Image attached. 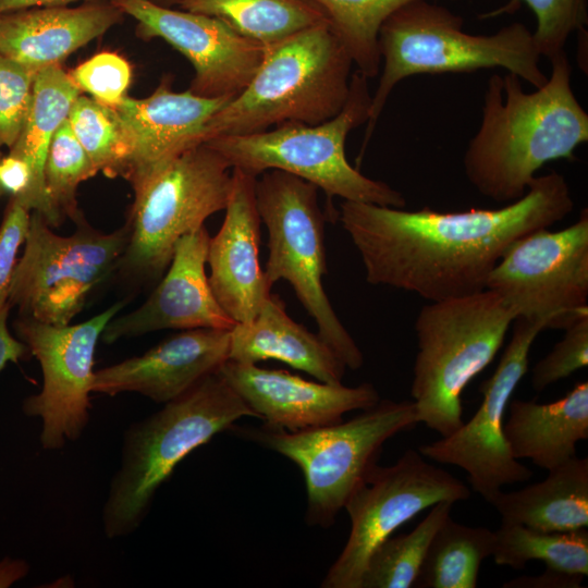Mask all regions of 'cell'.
Wrapping results in <instances>:
<instances>
[{"instance_id": "obj_35", "label": "cell", "mask_w": 588, "mask_h": 588, "mask_svg": "<svg viewBox=\"0 0 588 588\" xmlns=\"http://www.w3.org/2000/svg\"><path fill=\"white\" fill-rule=\"evenodd\" d=\"M68 73L81 94L110 108L127 96L132 81L131 64L113 51L98 52Z\"/></svg>"}, {"instance_id": "obj_1", "label": "cell", "mask_w": 588, "mask_h": 588, "mask_svg": "<svg viewBox=\"0 0 588 588\" xmlns=\"http://www.w3.org/2000/svg\"><path fill=\"white\" fill-rule=\"evenodd\" d=\"M573 208L566 179L551 171L536 175L522 198L497 209L440 212L344 200L339 219L368 283L437 302L485 290L514 241L549 229Z\"/></svg>"}, {"instance_id": "obj_6", "label": "cell", "mask_w": 588, "mask_h": 588, "mask_svg": "<svg viewBox=\"0 0 588 588\" xmlns=\"http://www.w3.org/2000/svg\"><path fill=\"white\" fill-rule=\"evenodd\" d=\"M515 319L510 305L488 289L421 307L411 387L419 422L441 437L463 425V391L493 360Z\"/></svg>"}, {"instance_id": "obj_18", "label": "cell", "mask_w": 588, "mask_h": 588, "mask_svg": "<svg viewBox=\"0 0 588 588\" xmlns=\"http://www.w3.org/2000/svg\"><path fill=\"white\" fill-rule=\"evenodd\" d=\"M218 372L258 418L289 431L336 424L344 414L380 401L377 389L368 382L357 387L315 382L287 370L230 359Z\"/></svg>"}, {"instance_id": "obj_39", "label": "cell", "mask_w": 588, "mask_h": 588, "mask_svg": "<svg viewBox=\"0 0 588 588\" xmlns=\"http://www.w3.org/2000/svg\"><path fill=\"white\" fill-rule=\"evenodd\" d=\"M585 576L548 568L536 576H520L504 583V588H577Z\"/></svg>"}, {"instance_id": "obj_9", "label": "cell", "mask_w": 588, "mask_h": 588, "mask_svg": "<svg viewBox=\"0 0 588 588\" xmlns=\"http://www.w3.org/2000/svg\"><path fill=\"white\" fill-rule=\"evenodd\" d=\"M417 424L413 400H380L347 421L317 428L289 431L264 422L254 428L230 429L294 462L305 478L307 523L329 527L377 464L383 444Z\"/></svg>"}, {"instance_id": "obj_15", "label": "cell", "mask_w": 588, "mask_h": 588, "mask_svg": "<svg viewBox=\"0 0 588 588\" xmlns=\"http://www.w3.org/2000/svg\"><path fill=\"white\" fill-rule=\"evenodd\" d=\"M512 324L511 340L494 372L480 388L483 399L474 416L450 436L418 448L427 460L464 469L470 488L487 502L503 486L532 477V471L511 454L503 426L511 397L528 370L531 346L546 326L524 318Z\"/></svg>"}, {"instance_id": "obj_33", "label": "cell", "mask_w": 588, "mask_h": 588, "mask_svg": "<svg viewBox=\"0 0 588 588\" xmlns=\"http://www.w3.org/2000/svg\"><path fill=\"white\" fill-rule=\"evenodd\" d=\"M97 168L73 134L68 120L54 133L44 168L46 192L61 221H72L81 212L77 206L78 185L95 176Z\"/></svg>"}, {"instance_id": "obj_23", "label": "cell", "mask_w": 588, "mask_h": 588, "mask_svg": "<svg viewBox=\"0 0 588 588\" xmlns=\"http://www.w3.org/2000/svg\"><path fill=\"white\" fill-rule=\"evenodd\" d=\"M230 336V360L257 364L275 359L320 382L342 383L345 365L318 333L289 316L277 294L270 293L250 321L235 323Z\"/></svg>"}, {"instance_id": "obj_8", "label": "cell", "mask_w": 588, "mask_h": 588, "mask_svg": "<svg viewBox=\"0 0 588 588\" xmlns=\"http://www.w3.org/2000/svg\"><path fill=\"white\" fill-rule=\"evenodd\" d=\"M131 185L128 240L117 274L138 285L150 284L166 272L177 241L225 209L232 168L204 143L156 166Z\"/></svg>"}, {"instance_id": "obj_17", "label": "cell", "mask_w": 588, "mask_h": 588, "mask_svg": "<svg viewBox=\"0 0 588 588\" xmlns=\"http://www.w3.org/2000/svg\"><path fill=\"white\" fill-rule=\"evenodd\" d=\"M209 241L205 225L182 236L148 298L131 313L114 316L101 334L102 342L113 344L166 329L231 330L236 322L218 303L205 270Z\"/></svg>"}, {"instance_id": "obj_5", "label": "cell", "mask_w": 588, "mask_h": 588, "mask_svg": "<svg viewBox=\"0 0 588 588\" xmlns=\"http://www.w3.org/2000/svg\"><path fill=\"white\" fill-rule=\"evenodd\" d=\"M353 61L323 22L264 46L247 86L207 123L203 144L262 132L285 122L316 125L335 117L350 89Z\"/></svg>"}, {"instance_id": "obj_32", "label": "cell", "mask_w": 588, "mask_h": 588, "mask_svg": "<svg viewBox=\"0 0 588 588\" xmlns=\"http://www.w3.org/2000/svg\"><path fill=\"white\" fill-rule=\"evenodd\" d=\"M66 120L98 172L108 177H123L133 145L115 109L81 94L72 105Z\"/></svg>"}, {"instance_id": "obj_41", "label": "cell", "mask_w": 588, "mask_h": 588, "mask_svg": "<svg viewBox=\"0 0 588 588\" xmlns=\"http://www.w3.org/2000/svg\"><path fill=\"white\" fill-rule=\"evenodd\" d=\"M77 1H84L86 3L111 0H0V14L29 8L66 7Z\"/></svg>"}, {"instance_id": "obj_20", "label": "cell", "mask_w": 588, "mask_h": 588, "mask_svg": "<svg viewBox=\"0 0 588 588\" xmlns=\"http://www.w3.org/2000/svg\"><path fill=\"white\" fill-rule=\"evenodd\" d=\"M230 330H182L142 355L95 370L91 392L138 393L156 403L171 402L229 359Z\"/></svg>"}, {"instance_id": "obj_34", "label": "cell", "mask_w": 588, "mask_h": 588, "mask_svg": "<svg viewBox=\"0 0 588 588\" xmlns=\"http://www.w3.org/2000/svg\"><path fill=\"white\" fill-rule=\"evenodd\" d=\"M520 1L535 13L534 39L541 57L549 61L565 51L569 36L585 29L588 21L587 0H511L492 15L513 12Z\"/></svg>"}, {"instance_id": "obj_40", "label": "cell", "mask_w": 588, "mask_h": 588, "mask_svg": "<svg viewBox=\"0 0 588 588\" xmlns=\"http://www.w3.org/2000/svg\"><path fill=\"white\" fill-rule=\"evenodd\" d=\"M11 306L8 304L0 310V372L9 363H19L29 354L27 346L13 336L8 327Z\"/></svg>"}, {"instance_id": "obj_4", "label": "cell", "mask_w": 588, "mask_h": 588, "mask_svg": "<svg viewBox=\"0 0 588 588\" xmlns=\"http://www.w3.org/2000/svg\"><path fill=\"white\" fill-rule=\"evenodd\" d=\"M246 416L258 418L217 370L160 411L132 424L123 434L120 466L101 512L106 537L136 531L176 465Z\"/></svg>"}, {"instance_id": "obj_16", "label": "cell", "mask_w": 588, "mask_h": 588, "mask_svg": "<svg viewBox=\"0 0 588 588\" xmlns=\"http://www.w3.org/2000/svg\"><path fill=\"white\" fill-rule=\"evenodd\" d=\"M111 2L137 22L142 39L160 38L189 61L194 77L188 89L198 96L234 98L261 63L264 46L241 36L217 17L150 0Z\"/></svg>"}, {"instance_id": "obj_38", "label": "cell", "mask_w": 588, "mask_h": 588, "mask_svg": "<svg viewBox=\"0 0 588 588\" xmlns=\"http://www.w3.org/2000/svg\"><path fill=\"white\" fill-rule=\"evenodd\" d=\"M32 211L11 198L0 224V310L8 305L9 291L24 245Z\"/></svg>"}, {"instance_id": "obj_22", "label": "cell", "mask_w": 588, "mask_h": 588, "mask_svg": "<svg viewBox=\"0 0 588 588\" xmlns=\"http://www.w3.org/2000/svg\"><path fill=\"white\" fill-rule=\"evenodd\" d=\"M111 1L29 8L0 14V53L34 73L61 65L73 52L120 23Z\"/></svg>"}, {"instance_id": "obj_19", "label": "cell", "mask_w": 588, "mask_h": 588, "mask_svg": "<svg viewBox=\"0 0 588 588\" xmlns=\"http://www.w3.org/2000/svg\"><path fill=\"white\" fill-rule=\"evenodd\" d=\"M257 176L232 169L225 217L208 246V281L215 297L236 322H248L271 293L260 267L261 219L256 206Z\"/></svg>"}, {"instance_id": "obj_26", "label": "cell", "mask_w": 588, "mask_h": 588, "mask_svg": "<svg viewBox=\"0 0 588 588\" xmlns=\"http://www.w3.org/2000/svg\"><path fill=\"white\" fill-rule=\"evenodd\" d=\"M179 8L217 17L262 46L328 22L313 0H182Z\"/></svg>"}, {"instance_id": "obj_2", "label": "cell", "mask_w": 588, "mask_h": 588, "mask_svg": "<svg viewBox=\"0 0 588 588\" xmlns=\"http://www.w3.org/2000/svg\"><path fill=\"white\" fill-rule=\"evenodd\" d=\"M550 62L547 82L531 93L513 73L488 78L481 122L463 168L470 185L492 201L522 198L540 168L574 159L575 149L588 142V113L572 89L566 52Z\"/></svg>"}, {"instance_id": "obj_10", "label": "cell", "mask_w": 588, "mask_h": 588, "mask_svg": "<svg viewBox=\"0 0 588 588\" xmlns=\"http://www.w3.org/2000/svg\"><path fill=\"white\" fill-rule=\"evenodd\" d=\"M318 188L291 173L268 170L255 184L256 206L268 231V259L264 269L268 284L285 280L314 318L319 336L346 368L358 369L364 355L342 324L326 294L324 217Z\"/></svg>"}, {"instance_id": "obj_43", "label": "cell", "mask_w": 588, "mask_h": 588, "mask_svg": "<svg viewBox=\"0 0 588 588\" xmlns=\"http://www.w3.org/2000/svg\"><path fill=\"white\" fill-rule=\"evenodd\" d=\"M150 1L162 7L173 8L175 5L179 7L182 0H150Z\"/></svg>"}, {"instance_id": "obj_24", "label": "cell", "mask_w": 588, "mask_h": 588, "mask_svg": "<svg viewBox=\"0 0 588 588\" xmlns=\"http://www.w3.org/2000/svg\"><path fill=\"white\" fill-rule=\"evenodd\" d=\"M503 433L511 454L550 470L576 456L578 441L588 439V382L547 404L512 400Z\"/></svg>"}, {"instance_id": "obj_29", "label": "cell", "mask_w": 588, "mask_h": 588, "mask_svg": "<svg viewBox=\"0 0 588 588\" xmlns=\"http://www.w3.org/2000/svg\"><path fill=\"white\" fill-rule=\"evenodd\" d=\"M494 563L514 569L538 560L546 567L588 575V530L540 531L523 525L503 523L494 531Z\"/></svg>"}, {"instance_id": "obj_13", "label": "cell", "mask_w": 588, "mask_h": 588, "mask_svg": "<svg viewBox=\"0 0 588 588\" xmlns=\"http://www.w3.org/2000/svg\"><path fill=\"white\" fill-rule=\"evenodd\" d=\"M470 497L460 479L408 449L391 466L373 465L348 497L347 541L321 583L323 588H360L372 551L402 525L441 501Z\"/></svg>"}, {"instance_id": "obj_11", "label": "cell", "mask_w": 588, "mask_h": 588, "mask_svg": "<svg viewBox=\"0 0 588 588\" xmlns=\"http://www.w3.org/2000/svg\"><path fill=\"white\" fill-rule=\"evenodd\" d=\"M73 222L72 234L62 236L40 213L32 211L8 298L20 316L69 324L91 295L117 274L128 240L127 225L102 232L82 211Z\"/></svg>"}, {"instance_id": "obj_7", "label": "cell", "mask_w": 588, "mask_h": 588, "mask_svg": "<svg viewBox=\"0 0 588 588\" xmlns=\"http://www.w3.org/2000/svg\"><path fill=\"white\" fill-rule=\"evenodd\" d=\"M368 79L356 70L342 110L322 123L285 122L262 132L220 136L205 144L232 169L255 176L281 170L314 184L328 198L404 208L406 200L401 192L362 174L345 156L347 135L369 119L372 95Z\"/></svg>"}, {"instance_id": "obj_27", "label": "cell", "mask_w": 588, "mask_h": 588, "mask_svg": "<svg viewBox=\"0 0 588 588\" xmlns=\"http://www.w3.org/2000/svg\"><path fill=\"white\" fill-rule=\"evenodd\" d=\"M81 91L61 65L39 71L35 76L34 93L26 122L9 152L23 158L32 168L38 193L49 201L44 168L51 139L66 121L70 109ZM54 212V210L52 209ZM56 215V212H54ZM57 216V215H56ZM59 219V217L57 216ZM60 222H62L59 219Z\"/></svg>"}, {"instance_id": "obj_25", "label": "cell", "mask_w": 588, "mask_h": 588, "mask_svg": "<svg viewBox=\"0 0 588 588\" xmlns=\"http://www.w3.org/2000/svg\"><path fill=\"white\" fill-rule=\"evenodd\" d=\"M520 490H500L488 502L503 523L540 531H569L588 526V458L574 456Z\"/></svg>"}, {"instance_id": "obj_31", "label": "cell", "mask_w": 588, "mask_h": 588, "mask_svg": "<svg viewBox=\"0 0 588 588\" xmlns=\"http://www.w3.org/2000/svg\"><path fill=\"white\" fill-rule=\"evenodd\" d=\"M324 12L353 64L367 78L380 72L378 35L383 22L414 0H313Z\"/></svg>"}, {"instance_id": "obj_3", "label": "cell", "mask_w": 588, "mask_h": 588, "mask_svg": "<svg viewBox=\"0 0 588 588\" xmlns=\"http://www.w3.org/2000/svg\"><path fill=\"white\" fill-rule=\"evenodd\" d=\"M463 25L462 16L428 0L408 2L383 22L378 35L383 66L371 96L358 160L389 96L406 77L502 68L535 88L547 82L540 68L542 57L525 24L513 22L491 35L466 33Z\"/></svg>"}, {"instance_id": "obj_30", "label": "cell", "mask_w": 588, "mask_h": 588, "mask_svg": "<svg viewBox=\"0 0 588 588\" xmlns=\"http://www.w3.org/2000/svg\"><path fill=\"white\" fill-rule=\"evenodd\" d=\"M452 506L448 501L438 502L411 532L382 541L367 561L360 588H412L430 541Z\"/></svg>"}, {"instance_id": "obj_14", "label": "cell", "mask_w": 588, "mask_h": 588, "mask_svg": "<svg viewBox=\"0 0 588 588\" xmlns=\"http://www.w3.org/2000/svg\"><path fill=\"white\" fill-rule=\"evenodd\" d=\"M126 303L118 301L75 324H51L23 316L15 320L16 338L38 360L42 372L40 392L27 396L22 411L28 417L40 418L44 450H60L66 442L79 439L86 429L96 346L107 323Z\"/></svg>"}, {"instance_id": "obj_42", "label": "cell", "mask_w": 588, "mask_h": 588, "mask_svg": "<svg viewBox=\"0 0 588 588\" xmlns=\"http://www.w3.org/2000/svg\"><path fill=\"white\" fill-rule=\"evenodd\" d=\"M28 572V565L24 561L4 560L0 564V587L9 586L15 580L24 577Z\"/></svg>"}, {"instance_id": "obj_12", "label": "cell", "mask_w": 588, "mask_h": 588, "mask_svg": "<svg viewBox=\"0 0 588 588\" xmlns=\"http://www.w3.org/2000/svg\"><path fill=\"white\" fill-rule=\"evenodd\" d=\"M516 318L566 329L588 317V209L559 231L540 229L514 241L489 274Z\"/></svg>"}, {"instance_id": "obj_36", "label": "cell", "mask_w": 588, "mask_h": 588, "mask_svg": "<svg viewBox=\"0 0 588 588\" xmlns=\"http://www.w3.org/2000/svg\"><path fill=\"white\" fill-rule=\"evenodd\" d=\"M36 73L0 53V147L16 142L29 112Z\"/></svg>"}, {"instance_id": "obj_21", "label": "cell", "mask_w": 588, "mask_h": 588, "mask_svg": "<svg viewBox=\"0 0 588 588\" xmlns=\"http://www.w3.org/2000/svg\"><path fill=\"white\" fill-rule=\"evenodd\" d=\"M232 98L175 91L163 78L145 98L126 96L114 109L124 122L132 155L123 179L130 184L156 166L199 144L210 119Z\"/></svg>"}, {"instance_id": "obj_37", "label": "cell", "mask_w": 588, "mask_h": 588, "mask_svg": "<svg viewBox=\"0 0 588 588\" xmlns=\"http://www.w3.org/2000/svg\"><path fill=\"white\" fill-rule=\"evenodd\" d=\"M588 365V317L565 329L563 338L532 368L531 384L537 392Z\"/></svg>"}, {"instance_id": "obj_28", "label": "cell", "mask_w": 588, "mask_h": 588, "mask_svg": "<svg viewBox=\"0 0 588 588\" xmlns=\"http://www.w3.org/2000/svg\"><path fill=\"white\" fill-rule=\"evenodd\" d=\"M495 534L449 516L433 535L414 588H475L482 561L492 556Z\"/></svg>"}, {"instance_id": "obj_44", "label": "cell", "mask_w": 588, "mask_h": 588, "mask_svg": "<svg viewBox=\"0 0 588 588\" xmlns=\"http://www.w3.org/2000/svg\"><path fill=\"white\" fill-rule=\"evenodd\" d=\"M1 157H2V155H1V152H0V159H1ZM3 195H4L3 192L0 189V198H1Z\"/></svg>"}]
</instances>
